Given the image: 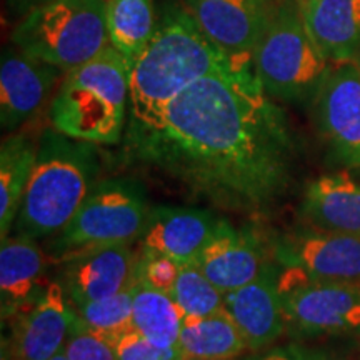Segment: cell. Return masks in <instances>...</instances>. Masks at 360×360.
I'll list each match as a JSON object with an SVG mask.
<instances>
[{
  "label": "cell",
  "instance_id": "6da1fadb",
  "mask_svg": "<svg viewBox=\"0 0 360 360\" xmlns=\"http://www.w3.org/2000/svg\"><path fill=\"white\" fill-rule=\"evenodd\" d=\"M124 150L191 199L260 215L289 191L295 147L252 64H231L184 90L157 127L129 129Z\"/></svg>",
  "mask_w": 360,
  "mask_h": 360
},
{
  "label": "cell",
  "instance_id": "7a4b0ae2",
  "mask_svg": "<svg viewBox=\"0 0 360 360\" xmlns=\"http://www.w3.org/2000/svg\"><path fill=\"white\" fill-rule=\"evenodd\" d=\"M231 64L205 37L191 12H165L154 37L130 64L129 129L157 127L184 90Z\"/></svg>",
  "mask_w": 360,
  "mask_h": 360
},
{
  "label": "cell",
  "instance_id": "3957f363",
  "mask_svg": "<svg viewBox=\"0 0 360 360\" xmlns=\"http://www.w3.org/2000/svg\"><path fill=\"white\" fill-rule=\"evenodd\" d=\"M97 147L53 127L40 132L37 159L13 222L17 236L51 238L70 222L101 182Z\"/></svg>",
  "mask_w": 360,
  "mask_h": 360
},
{
  "label": "cell",
  "instance_id": "277c9868",
  "mask_svg": "<svg viewBox=\"0 0 360 360\" xmlns=\"http://www.w3.org/2000/svg\"><path fill=\"white\" fill-rule=\"evenodd\" d=\"M130 107V62L114 45L67 72L49 103L51 125L96 146L122 141Z\"/></svg>",
  "mask_w": 360,
  "mask_h": 360
},
{
  "label": "cell",
  "instance_id": "5b68a950",
  "mask_svg": "<svg viewBox=\"0 0 360 360\" xmlns=\"http://www.w3.org/2000/svg\"><path fill=\"white\" fill-rule=\"evenodd\" d=\"M252 69L274 101L314 103L332 64L310 35L299 0H277L252 53Z\"/></svg>",
  "mask_w": 360,
  "mask_h": 360
},
{
  "label": "cell",
  "instance_id": "8992f818",
  "mask_svg": "<svg viewBox=\"0 0 360 360\" xmlns=\"http://www.w3.org/2000/svg\"><path fill=\"white\" fill-rule=\"evenodd\" d=\"M11 40L67 74L110 44L107 0H47L17 20Z\"/></svg>",
  "mask_w": 360,
  "mask_h": 360
},
{
  "label": "cell",
  "instance_id": "52a82bcc",
  "mask_svg": "<svg viewBox=\"0 0 360 360\" xmlns=\"http://www.w3.org/2000/svg\"><path fill=\"white\" fill-rule=\"evenodd\" d=\"M148 212L141 184L130 179L101 180L70 222L49 238V260L60 265L107 247L132 245L142 236Z\"/></svg>",
  "mask_w": 360,
  "mask_h": 360
},
{
  "label": "cell",
  "instance_id": "ba28073f",
  "mask_svg": "<svg viewBox=\"0 0 360 360\" xmlns=\"http://www.w3.org/2000/svg\"><path fill=\"white\" fill-rule=\"evenodd\" d=\"M272 254L283 269L281 290L302 281L360 285V237L307 229L278 238Z\"/></svg>",
  "mask_w": 360,
  "mask_h": 360
},
{
  "label": "cell",
  "instance_id": "9c48e42d",
  "mask_svg": "<svg viewBox=\"0 0 360 360\" xmlns=\"http://www.w3.org/2000/svg\"><path fill=\"white\" fill-rule=\"evenodd\" d=\"M287 328L300 335L360 332V285L302 281L282 290Z\"/></svg>",
  "mask_w": 360,
  "mask_h": 360
},
{
  "label": "cell",
  "instance_id": "30bf717a",
  "mask_svg": "<svg viewBox=\"0 0 360 360\" xmlns=\"http://www.w3.org/2000/svg\"><path fill=\"white\" fill-rule=\"evenodd\" d=\"M323 141L347 170L360 174V64H332L314 101Z\"/></svg>",
  "mask_w": 360,
  "mask_h": 360
},
{
  "label": "cell",
  "instance_id": "8fae6325",
  "mask_svg": "<svg viewBox=\"0 0 360 360\" xmlns=\"http://www.w3.org/2000/svg\"><path fill=\"white\" fill-rule=\"evenodd\" d=\"M65 72L11 44L0 58V127L17 132L52 102Z\"/></svg>",
  "mask_w": 360,
  "mask_h": 360
},
{
  "label": "cell",
  "instance_id": "7c38bea8",
  "mask_svg": "<svg viewBox=\"0 0 360 360\" xmlns=\"http://www.w3.org/2000/svg\"><path fill=\"white\" fill-rule=\"evenodd\" d=\"M205 37L232 64H252V53L277 0H187Z\"/></svg>",
  "mask_w": 360,
  "mask_h": 360
},
{
  "label": "cell",
  "instance_id": "4fadbf2b",
  "mask_svg": "<svg viewBox=\"0 0 360 360\" xmlns=\"http://www.w3.org/2000/svg\"><path fill=\"white\" fill-rule=\"evenodd\" d=\"M74 321L75 310L64 285L51 281L35 302L12 319L11 335L2 342L12 360H51L64 349Z\"/></svg>",
  "mask_w": 360,
  "mask_h": 360
},
{
  "label": "cell",
  "instance_id": "5bb4252c",
  "mask_svg": "<svg viewBox=\"0 0 360 360\" xmlns=\"http://www.w3.org/2000/svg\"><path fill=\"white\" fill-rule=\"evenodd\" d=\"M141 250L130 244L80 255L58 265V282L72 305L112 297L137 283V267Z\"/></svg>",
  "mask_w": 360,
  "mask_h": 360
},
{
  "label": "cell",
  "instance_id": "9a60e30c",
  "mask_svg": "<svg viewBox=\"0 0 360 360\" xmlns=\"http://www.w3.org/2000/svg\"><path fill=\"white\" fill-rule=\"evenodd\" d=\"M269 264L257 233L250 229H236L225 219H220L217 231L195 260L197 267L224 295L257 278Z\"/></svg>",
  "mask_w": 360,
  "mask_h": 360
},
{
  "label": "cell",
  "instance_id": "2e32d148",
  "mask_svg": "<svg viewBox=\"0 0 360 360\" xmlns=\"http://www.w3.org/2000/svg\"><path fill=\"white\" fill-rule=\"evenodd\" d=\"M220 217L200 207H150L139 242L141 249L165 255L179 265L195 264Z\"/></svg>",
  "mask_w": 360,
  "mask_h": 360
},
{
  "label": "cell",
  "instance_id": "e0dca14e",
  "mask_svg": "<svg viewBox=\"0 0 360 360\" xmlns=\"http://www.w3.org/2000/svg\"><path fill=\"white\" fill-rule=\"evenodd\" d=\"M225 310L240 328L249 350L274 344L287 328L281 274L274 264L250 283L225 294Z\"/></svg>",
  "mask_w": 360,
  "mask_h": 360
},
{
  "label": "cell",
  "instance_id": "ac0fdd59",
  "mask_svg": "<svg viewBox=\"0 0 360 360\" xmlns=\"http://www.w3.org/2000/svg\"><path fill=\"white\" fill-rule=\"evenodd\" d=\"M51 262L37 240L25 236H8L0 247V314L11 322L22 309L44 294L45 267Z\"/></svg>",
  "mask_w": 360,
  "mask_h": 360
},
{
  "label": "cell",
  "instance_id": "d6986e66",
  "mask_svg": "<svg viewBox=\"0 0 360 360\" xmlns=\"http://www.w3.org/2000/svg\"><path fill=\"white\" fill-rule=\"evenodd\" d=\"M302 217L315 231L360 237V182L340 170L305 187Z\"/></svg>",
  "mask_w": 360,
  "mask_h": 360
},
{
  "label": "cell",
  "instance_id": "ffe728a7",
  "mask_svg": "<svg viewBox=\"0 0 360 360\" xmlns=\"http://www.w3.org/2000/svg\"><path fill=\"white\" fill-rule=\"evenodd\" d=\"M310 35L330 64L360 57V0L299 2Z\"/></svg>",
  "mask_w": 360,
  "mask_h": 360
},
{
  "label": "cell",
  "instance_id": "44dd1931",
  "mask_svg": "<svg viewBox=\"0 0 360 360\" xmlns=\"http://www.w3.org/2000/svg\"><path fill=\"white\" fill-rule=\"evenodd\" d=\"M39 137L29 132H12L0 146V237L7 238L13 229L20 202L37 159Z\"/></svg>",
  "mask_w": 360,
  "mask_h": 360
},
{
  "label": "cell",
  "instance_id": "7402d4cb",
  "mask_svg": "<svg viewBox=\"0 0 360 360\" xmlns=\"http://www.w3.org/2000/svg\"><path fill=\"white\" fill-rule=\"evenodd\" d=\"M177 349L184 357L204 360H233L249 350L240 328L225 309L207 317L184 319Z\"/></svg>",
  "mask_w": 360,
  "mask_h": 360
},
{
  "label": "cell",
  "instance_id": "603a6c76",
  "mask_svg": "<svg viewBox=\"0 0 360 360\" xmlns=\"http://www.w3.org/2000/svg\"><path fill=\"white\" fill-rule=\"evenodd\" d=\"M155 29L154 0H107L109 42L130 64L147 47Z\"/></svg>",
  "mask_w": 360,
  "mask_h": 360
},
{
  "label": "cell",
  "instance_id": "cb8c5ba5",
  "mask_svg": "<svg viewBox=\"0 0 360 360\" xmlns=\"http://www.w3.org/2000/svg\"><path fill=\"white\" fill-rule=\"evenodd\" d=\"M184 315L167 292L137 282L132 327L159 347H177Z\"/></svg>",
  "mask_w": 360,
  "mask_h": 360
},
{
  "label": "cell",
  "instance_id": "d4e9b609",
  "mask_svg": "<svg viewBox=\"0 0 360 360\" xmlns=\"http://www.w3.org/2000/svg\"><path fill=\"white\" fill-rule=\"evenodd\" d=\"M170 297L184 319H200L225 309V295L195 264L180 265Z\"/></svg>",
  "mask_w": 360,
  "mask_h": 360
},
{
  "label": "cell",
  "instance_id": "484cf974",
  "mask_svg": "<svg viewBox=\"0 0 360 360\" xmlns=\"http://www.w3.org/2000/svg\"><path fill=\"white\" fill-rule=\"evenodd\" d=\"M135 287H137V283L112 297L94 300V302L72 305V307H74L75 315L85 327L98 332L109 340H114L117 335L132 327Z\"/></svg>",
  "mask_w": 360,
  "mask_h": 360
},
{
  "label": "cell",
  "instance_id": "4316f807",
  "mask_svg": "<svg viewBox=\"0 0 360 360\" xmlns=\"http://www.w3.org/2000/svg\"><path fill=\"white\" fill-rule=\"evenodd\" d=\"M62 350L69 360H117L112 340L85 327L77 315Z\"/></svg>",
  "mask_w": 360,
  "mask_h": 360
},
{
  "label": "cell",
  "instance_id": "83f0119b",
  "mask_svg": "<svg viewBox=\"0 0 360 360\" xmlns=\"http://www.w3.org/2000/svg\"><path fill=\"white\" fill-rule=\"evenodd\" d=\"M117 360H180L184 355L177 347H159L134 327L112 340Z\"/></svg>",
  "mask_w": 360,
  "mask_h": 360
},
{
  "label": "cell",
  "instance_id": "f1b7e54d",
  "mask_svg": "<svg viewBox=\"0 0 360 360\" xmlns=\"http://www.w3.org/2000/svg\"><path fill=\"white\" fill-rule=\"evenodd\" d=\"M179 269L180 265L175 260L155 254V252L141 249V259H139L137 267L139 282L146 283L152 289L170 294L175 281H177Z\"/></svg>",
  "mask_w": 360,
  "mask_h": 360
},
{
  "label": "cell",
  "instance_id": "f546056e",
  "mask_svg": "<svg viewBox=\"0 0 360 360\" xmlns=\"http://www.w3.org/2000/svg\"><path fill=\"white\" fill-rule=\"evenodd\" d=\"M259 360H327L323 355L310 352L307 349L299 347V345H287V347H281L272 350V352L265 354L264 357Z\"/></svg>",
  "mask_w": 360,
  "mask_h": 360
},
{
  "label": "cell",
  "instance_id": "4dcf8cb0",
  "mask_svg": "<svg viewBox=\"0 0 360 360\" xmlns=\"http://www.w3.org/2000/svg\"><path fill=\"white\" fill-rule=\"evenodd\" d=\"M44 2H47V0H6V6L11 17L20 20L25 13H29L32 8L39 7Z\"/></svg>",
  "mask_w": 360,
  "mask_h": 360
},
{
  "label": "cell",
  "instance_id": "1f68e13d",
  "mask_svg": "<svg viewBox=\"0 0 360 360\" xmlns=\"http://www.w3.org/2000/svg\"><path fill=\"white\" fill-rule=\"evenodd\" d=\"M2 360H12L11 354H8V349H7V345L4 344V342H2Z\"/></svg>",
  "mask_w": 360,
  "mask_h": 360
},
{
  "label": "cell",
  "instance_id": "d6a6232c",
  "mask_svg": "<svg viewBox=\"0 0 360 360\" xmlns=\"http://www.w3.org/2000/svg\"><path fill=\"white\" fill-rule=\"evenodd\" d=\"M51 360H69V359H67V355L64 354V350H62V352H58L56 357H52Z\"/></svg>",
  "mask_w": 360,
  "mask_h": 360
},
{
  "label": "cell",
  "instance_id": "836d02e7",
  "mask_svg": "<svg viewBox=\"0 0 360 360\" xmlns=\"http://www.w3.org/2000/svg\"><path fill=\"white\" fill-rule=\"evenodd\" d=\"M180 360H204V359H187V357H184V359H180ZM233 360H237V359H233ZM247 360H252V359H247Z\"/></svg>",
  "mask_w": 360,
  "mask_h": 360
},
{
  "label": "cell",
  "instance_id": "e575fe53",
  "mask_svg": "<svg viewBox=\"0 0 360 360\" xmlns=\"http://www.w3.org/2000/svg\"><path fill=\"white\" fill-rule=\"evenodd\" d=\"M357 60H359V64H360V57H359V58H357Z\"/></svg>",
  "mask_w": 360,
  "mask_h": 360
},
{
  "label": "cell",
  "instance_id": "d590c367",
  "mask_svg": "<svg viewBox=\"0 0 360 360\" xmlns=\"http://www.w3.org/2000/svg\"><path fill=\"white\" fill-rule=\"evenodd\" d=\"M299 2H304V0H299Z\"/></svg>",
  "mask_w": 360,
  "mask_h": 360
}]
</instances>
